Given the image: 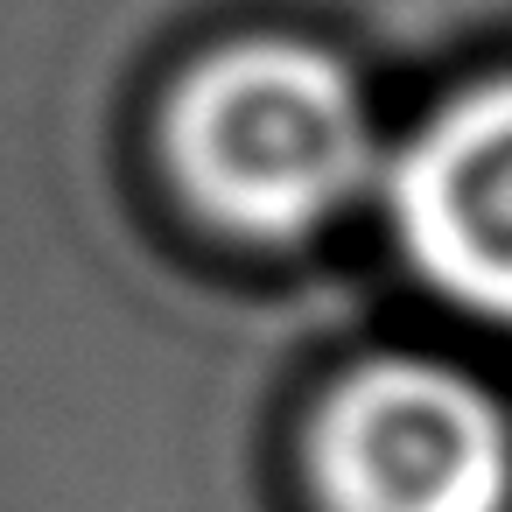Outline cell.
Listing matches in <instances>:
<instances>
[{
  "instance_id": "6da1fadb",
  "label": "cell",
  "mask_w": 512,
  "mask_h": 512,
  "mask_svg": "<svg viewBox=\"0 0 512 512\" xmlns=\"http://www.w3.org/2000/svg\"><path fill=\"white\" fill-rule=\"evenodd\" d=\"M169 162L211 225L288 246L365 190L379 141L337 57L309 43H232L176 85Z\"/></svg>"
},
{
  "instance_id": "7a4b0ae2",
  "label": "cell",
  "mask_w": 512,
  "mask_h": 512,
  "mask_svg": "<svg viewBox=\"0 0 512 512\" xmlns=\"http://www.w3.org/2000/svg\"><path fill=\"white\" fill-rule=\"evenodd\" d=\"M323 512H512V414L442 358H372L309 421Z\"/></svg>"
},
{
  "instance_id": "3957f363",
  "label": "cell",
  "mask_w": 512,
  "mask_h": 512,
  "mask_svg": "<svg viewBox=\"0 0 512 512\" xmlns=\"http://www.w3.org/2000/svg\"><path fill=\"white\" fill-rule=\"evenodd\" d=\"M407 267L456 309L512 323V71L456 92L386 169Z\"/></svg>"
}]
</instances>
